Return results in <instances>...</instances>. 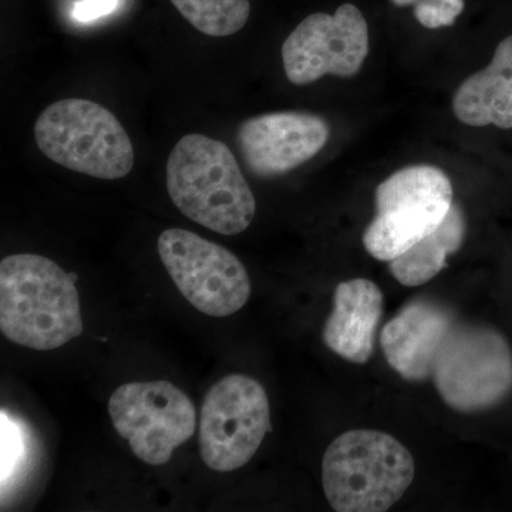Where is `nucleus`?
Returning <instances> with one entry per match:
<instances>
[{
  "instance_id": "16",
  "label": "nucleus",
  "mask_w": 512,
  "mask_h": 512,
  "mask_svg": "<svg viewBox=\"0 0 512 512\" xmlns=\"http://www.w3.org/2000/svg\"><path fill=\"white\" fill-rule=\"evenodd\" d=\"M198 32L211 37L235 35L251 15L249 0H170Z\"/></svg>"
},
{
  "instance_id": "8",
  "label": "nucleus",
  "mask_w": 512,
  "mask_h": 512,
  "mask_svg": "<svg viewBox=\"0 0 512 512\" xmlns=\"http://www.w3.org/2000/svg\"><path fill=\"white\" fill-rule=\"evenodd\" d=\"M269 431L271 407L264 386L245 375L224 377L202 403V461L218 473L239 470L252 460Z\"/></svg>"
},
{
  "instance_id": "10",
  "label": "nucleus",
  "mask_w": 512,
  "mask_h": 512,
  "mask_svg": "<svg viewBox=\"0 0 512 512\" xmlns=\"http://www.w3.org/2000/svg\"><path fill=\"white\" fill-rule=\"evenodd\" d=\"M369 53V26L352 3L333 15L313 13L302 20L282 46V60L289 82L306 86L322 77L356 76Z\"/></svg>"
},
{
  "instance_id": "17",
  "label": "nucleus",
  "mask_w": 512,
  "mask_h": 512,
  "mask_svg": "<svg viewBox=\"0 0 512 512\" xmlns=\"http://www.w3.org/2000/svg\"><path fill=\"white\" fill-rule=\"evenodd\" d=\"M392 3L399 8L412 6L417 22L427 29L454 25L464 10V0H392Z\"/></svg>"
},
{
  "instance_id": "11",
  "label": "nucleus",
  "mask_w": 512,
  "mask_h": 512,
  "mask_svg": "<svg viewBox=\"0 0 512 512\" xmlns=\"http://www.w3.org/2000/svg\"><path fill=\"white\" fill-rule=\"evenodd\" d=\"M329 124L305 111H278L245 120L238 146L252 174L274 178L318 156L328 143Z\"/></svg>"
},
{
  "instance_id": "3",
  "label": "nucleus",
  "mask_w": 512,
  "mask_h": 512,
  "mask_svg": "<svg viewBox=\"0 0 512 512\" xmlns=\"http://www.w3.org/2000/svg\"><path fill=\"white\" fill-rule=\"evenodd\" d=\"M412 453L390 434L349 430L326 448L322 483L326 500L338 512L390 510L412 485Z\"/></svg>"
},
{
  "instance_id": "5",
  "label": "nucleus",
  "mask_w": 512,
  "mask_h": 512,
  "mask_svg": "<svg viewBox=\"0 0 512 512\" xmlns=\"http://www.w3.org/2000/svg\"><path fill=\"white\" fill-rule=\"evenodd\" d=\"M434 386L457 413H483L512 394V346L490 325L457 322L434 363Z\"/></svg>"
},
{
  "instance_id": "12",
  "label": "nucleus",
  "mask_w": 512,
  "mask_h": 512,
  "mask_svg": "<svg viewBox=\"0 0 512 512\" xmlns=\"http://www.w3.org/2000/svg\"><path fill=\"white\" fill-rule=\"evenodd\" d=\"M457 322L456 313L439 302L407 303L380 336L387 363L409 382L430 379L441 346Z\"/></svg>"
},
{
  "instance_id": "4",
  "label": "nucleus",
  "mask_w": 512,
  "mask_h": 512,
  "mask_svg": "<svg viewBox=\"0 0 512 512\" xmlns=\"http://www.w3.org/2000/svg\"><path fill=\"white\" fill-rule=\"evenodd\" d=\"M37 147L67 170L120 180L134 167V148L119 119L106 107L84 99L50 104L37 117Z\"/></svg>"
},
{
  "instance_id": "13",
  "label": "nucleus",
  "mask_w": 512,
  "mask_h": 512,
  "mask_svg": "<svg viewBox=\"0 0 512 512\" xmlns=\"http://www.w3.org/2000/svg\"><path fill=\"white\" fill-rule=\"evenodd\" d=\"M383 305V293L375 282L365 278L340 282L323 328V342L342 359L365 365L375 350Z\"/></svg>"
},
{
  "instance_id": "7",
  "label": "nucleus",
  "mask_w": 512,
  "mask_h": 512,
  "mask_svg": "<svg viewBox=\"0 0 512 512\" xmlns=\"http://www.w3.org/2000/svg\"><path fill=\"white\" fill-rule=\"evenodd\" d=\"M158 255L178 291L197 311L227 318L241 311L251 296L244 264L227 248L185 229H165Z\"/></svg>"
},
{
  "instance_id": "15",
  "label": "nucleus",
  "mask_w": 512,
  "mask_h": 512,
  "mask_svg": "<svg viewBox=\"0 0 512 512\" xmlns=\"http://www.w3.org/2000/svg\"><path fill=\"white\" fill-rule=\"evenodd\" d=\"M467 222L458 205L433 234L389 262V269L399 284L416 288L427 284L447 266V258L456 254L466 238Z\"/></svg>"
},
{
  "instance_id": "2",
  "label": "nucleus",
  "mask_w": 512,
  "mask_h": 512,
  "mask_svg": "<svg viewBox=\"0 0 512 512\" xmlns=\"http://www.w3.org/2000/svg\"><path fill=\"white\" fill-rule=\"evenodd\" d=\"M165 183L181 214L218 234H241L254 221V192L220 140L204 134L181 138L168 157Z\"/></svg>"
},
{
  "instance_id": "18",
  "label": "nucleus",
  "mask_w": 512,
  "mask_h": 512,
  "mask_svg": "<svg viewBox=\"0 0 512 512\" xmlns=\"http://www.w3.org/2000/svg\"><path fill=\"white\" fill-rule=\"evenodd\" d=\"M120 0H80L74 5L73 18L87 23L110 15L119 6Z\"/></svg>"
},
{
  "instance_id": "14",
  "label": "nucleus",
  "mask_w": 512,
  "mask_h": 512,
  "mask_svg": "<svg viewBox=\"0 0 512 512\" xmlns=\"http://www.w3.org/2000/svg\"><path fill=\"white\" fill-rule=\"evenodd\" d=\"M453 110L467 126L512 128V36L498 45L488 67L460 84Z\"/></svg>"
},
{
  "instance_id": "6",
  "label": "nucleus",
  "mask_w": 512,
  "mask_h": 512,
  "mask_svg": "<svg viewBox=\"0 0 512 512\" xmlns=\"http://www.w3.org/2000/svg\"><path fill=\"white\" fill-rule=\"evenodd\" d=\"M453 207V184L440 168L412 165L377 187L376 217L363 245L377 261L390 262L429 237Z\"/></svg>"
},
{
  "instance_id": "1",
  "label": "nucleus",
  "mask_w": 512,
  "mask_h": 512,
  "mask_svg": "<svg viewBox=\"0 0 512 512\" xmlns=\"http://www.w3.org/2000/svg\"><path fill=\"white\" fill-rule=\"evenodd\" d=\"M77 276L35 254L6 256L0 264V330L10 342L35 350L62 348L83 333Z\"/></svg>"
},
{
  "instance_id": "9",
  "label": "nucleus",
  "mask_w": 512,
  "mask_h": 512,
  "mask_svg": "<svg viewBox=\"0 0 512 512\" xmlns=\"http://www.w3.org/2000/svg\"><path fill=\"white\" fill-rule=\"evenodd\" d=\"M109 413L134 456L150 466L167 464L197 429L194 403L165 380L121 384L111 394Z\"/></svg>"
}]
</instances>
